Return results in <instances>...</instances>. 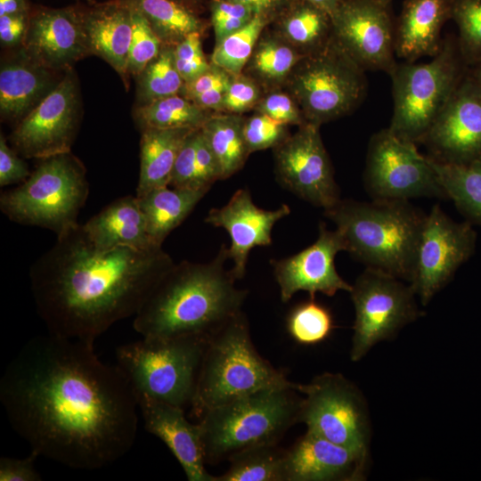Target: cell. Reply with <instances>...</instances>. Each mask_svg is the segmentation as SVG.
<instances>
[{"label":"cell","instance_id":"cell-1","mask_svg":"<svg viewBox=\"0 0 481 481\" xmlns=\"http://www.w3.org/2000/svg\"><path fill=\"white\" fill-rule=\"evenodd\" d=\"M0 401L31 452L71 469L109 466L136 438L134 390L117 364L100 360L92 342L49 332L31 338L6 366Z\"/></svg>","mask_w":481,"mask_h":481},{"label":"cell","instance_id":"cell-2","mask_svg":"<svg viewBox=\"0 0 481 481\" xmlns=\"http://www.w3.org/2000/svg\"><path fill=\"white\" fill-rule=\"evenodd\" d=\"M174 264L161 246L98 249L77 224L32 265L31 292L49 333L94 343L135 316Z\"/></svg>","mask_w":481,"mask_h":481},{"label":"cell","instance_id":"cell-3","mask_svg":"<svg viewBox=\"0 0 481 481\" xmlns=\"http://www.w3.org/2000/svg\"><path fill=\"white\" fill-rule=\"evenodd\" d=\"M222 245L206 263H175L159 279L137 314L134 329L145 338L193 337L208 340L241 312L248 291L236 287L225 267Z\"/></svg>","mask_w":481,"mask_h":481},{"label":"cell","instance_id":"cell-4","mask_svg":"<svg viewBox=\"0 0 481 481\" xmlns=\"http://www.w3.org/2000/svg\"><path fill=\"white\" fill-rule=\"evenodd\" d=\"M324 216L342 233L346 251L355 259L410 283L426 216L410 200L340 199Z\"/></svg>","mask_w":481,"mask_h":481},{"label":"cell","instance_id":"cell-5","mask_svg":"<svg viewBox=\"0 0 481 481\" xmlns=\"http://www.w3.org/2000/svg\"><path fill=\"white\" fill-rule=\"evenodd\" d=\"M298 384L258 354L241 311L208 339L191 408L199 418L207 410L263 389L298 391Z\"/></svg>","mask_w":481,"mask_h":481},{"label":"cell","instance_id":"cell-6","mask_svg":"<svg viewBox=\"0 0 481 481\" xmlns=\"http://www.w3.org/2000/svg\"><path fill=\"white\" fill-rule=\"evenodd\" d=\"M289 387L257 391L204 412L199 419L206 463L247 448L277 444L298 422L302 397Z\"/></svg>","mask_w":481,"mask_h":481},{"label":"cell","instance_id":"cell-7","mask_svg":"<svg viewBox=\"0 0 481 481\" xmlns=\"http://www.w3.org/2000/svg\"><path fill=\"white\" fill-rule=\"evenodd\" d=\"M86 173L71 151L41 159L21 184L1 193L0 209L12 222L60 236L78 224L89 194Z\"/></svg>","mask_w":481,"mask_h":481},{"label":"cell","instance_id":"cell-8","mask_svg":"<svg viewBox=\"0 0 481 481\" xmlns=\"http://www.w3.org/2000/svg\"><path fill=\"white\" fill-rule=\"evenodd\" d=\"M207 341L142 337L116 349L117 365L134 391L185 409L194 399Z\"/></svg>","mask_w":481,"mask_h":481},{"label":"cell","instance_id":"cell-9","mask_svg":"<svg viewBox=\"0 0 481 481\" xmlns=\"http://www.w3.org/2000/svg\"><path fill=\"white\" fill-rule=\"evenodd\" d=\"M461 61L458 46L445 40L430 61L395 65L389 74L394 112L388 129L393 134L421 143L463 76Z\"/></svg>","mask_w":481,"mask_h":481},{"label":"cell","instance_id":"cell-10","mask_svg":"<svg viewBox=\"0 0 481 481\" xmlns=\"http://www.w3.org/2000/svg\"><path fill=\"white\" fill-rule=\"evenodd\" d=\"M306 122L321 126L348 114L366 92L364 69L334 41L304 55L288 77Z\"/></svg>","mask_w":481,"mask_h":481},{"label":"cell","instance_id":"cell-11","mask_svg":"<svg viewBox=\"0 0 481 481\" xmlns=\"http://www.w3.org/2000/svg\"><path fill=\"white\" fill-rule=\"evenodd\" d=\"M302 398L298 422L333 443L370 454L371 427L362 391L341 373L323 372L298 384Z\"/></svg>","mask_w":481,"mask_h":481},{"label":"cell","instance_id":"cell-12","mask_svg":"<svg viewBox=\"0 0 481 481\" xmlns=\"http://www.w3.org/2000/svg\"><path fill=\"white\" fill-rule=\"evenodd\" d=\"M349 293L355 307L353 362L363 359L376 344L393 339L423 314L412 285L381 271L366 268Z\"/></svg>","mask_w":481,"mask_h":481},{"label":"cell","instance_id":"cell-13","mask_svg":"<svg viewBox=\"0 0 481 481\" xmlns=\"http://www.w3.org/2000/svg\"><path fill=\"white\" fill-rule=\"evenodd\" d=\"M364 186L371 200H446L428 156L416 143L399 138L388 127L374 134L368 146Z\"/></svg>","mask_w":481,"mask_h":481},{"label":"cell","instance_id":"cell-14","mask_svg":"<svg viewBox=\"0 0 481 481\" xmlns=\"http://www.w3.org/2000/svg\"><path fill=\"white\" fill-rule=\"evenodd\" d=\"M477 232L468 221L455 222L436 204L426 214L410 284L423 306L443 289L474 254Z\"/></svg>","mask_w":481,"mask_h":481},{"label":"cell","instance_id":"cell-15","mask_svg":"<svg viewBox=\"0 0 481 481\" xmlns=\"http://www.w3.org/2000/svg\"><path fill=\"white\" fill-rule=\"evenodd\" d=\"M80 107L78 81L71 68L55 89L16 124L9 137L12 148L23 158L37 159L71 151Z\"/></svg>","mask_w":481,"mask_h":481},{"label":"cell","instance_id":"cell-16","mask_svg":"<svg viewBox=\"0 0 481 481\" xmlns=\"http://www.w3.org/2000/svg\"><path fill=\"white\" fill-rule=\"evenodd\" d=\"M319 127L306 122L276 146L274 169L281 186L324 210L341 198Z\"/></svg>","mask_w":481,"mask_h":481},{"label":"cell","instance_id":"cell-17","mask_svg":"<svg viewBox=\"0 0 481 481\" xmlns=\"http://www.w3.org/2000/svg\"><path fill=\"white\" fill-rule=\"evenodd\" d=\"M331 21L334 41L362 69L392 72L395 31L381 3L341 2Z\"/></svg>","mask_w":481,"mask_h":481},{"label":"cell","instance_id":"cell-18","mask_svg":"<svg viewBox=\"0 0 481 481\" xmlns=\"http://www.w3.org/2000/svg\"><path fill=\"white\" fill-rule=\"evenodd\" d=\"M420 143L441 163L481 159V90L470 72L463 74Z\"/></svg>","mask_w":481,"mask_h":481},{"label":"cell","instance_id":"cell-19","mask_svg":"<svg viewBox=\"0 0 481 481\" xmlns=\"http://www.w3.org/2000/svg\"><path fill=\"white\" fill-rule=\"evenodd\" d=\"M342 233L329 230L323 222L319 224L316 240L300 252L282 259H272L275 280L282 302H288L298 291L308 292L310 298L316 293L332 297L338 291L350 292L352 284L337 272L335 257L346 251Z\"/></svg>","mask_w":481,"mask_h":481},{"label":"cell","instance_id":"cell-20","mask_svg":"<svg viewBox=\"0 0 481 481\" xmlns=\"http://www.w3.org/2000/svg\"><path fill=\"white\" fill-rule=\"evenodd\" d=\"M21 48L37 62L57 71L90 54L80 8L39 6L31 10Z\"/></svg>","mask_w":481,"mask_h":481},{"label":"cell","instance_id":"cell-21","mask_svg":"<svg viewBox=\"0 0 481 481\" xmlns=\"http://www.w3.org/2000/svg\"><path fill=\"white\" fill-rule=\"evenodd\" d=\"M289 214L290 208L287 204L273 210L258 208L249 189L244 188L237 190L223 207L211 208L205 222L228 232L231 240L229 259L233 262L231 270L240 280L245 276L251 249L270 246L273 226Z\"/></svg>","mask_w":481,"mask_h":481},{"label":"cell","instance_id":"cell-22","mask_svg":"<svg viewBox=\"0 0 481 481\" xmlns=\"http://www.w3.org/2000/svg\"><path fill=\"white\" fill-rule=\"evenodd\" d=\"M370 454L306 430L287 450L285 481H362Z\"/></svg>","mask_w":481,"mask_h":481},{"label":"cell","instance_id":"cell-23","mask_svg":"<svg viewBox=\"0 0 481 481\" xmlns=\"http://www.w3.org/2000/svg\"><path fill=\"white\" fill-rule=\"evenodd\" d=\"M145 429L172 452L189 481H216L205 468L199 423H192L184 409L134 391Z\"/></svg>","mask_w":481,"mask_h":481},{"label":"cell","instance_id":"cell-24","mask_svg":"<svg viewBox=\"0 0 481 481\" xmlns=\"http://www.w3.org/2000/svg\"><path fill=\"white\" fill-rule=\"evenodd\" d=\"M61 72L37 62L21 47L2 60L1 118L20 122L55 89L65 73Z\"/></svg>","mask_w":481,"mask_h":481},{"label":"cell","instance_id":"cell-25","mask_svg":"<svg viewBox=\"0 0 481 481\" xmlns=\"http://www.w3.org/2000/svg\"><path fill=\"white\" fill-rule=\"evenodd\" d=\"M90 54L107 61L128 82V53L132 37V11L127 0H110L80 8Z\"/></svg>","mask_w":481,"mask_h":481},{"label":"cell","instance_id":"cell-26","mask_svg":"<svg viewBox=\"0 0 481 481\" xmlns=\"http://www.w3.org/2000/svg\"><path fill=\"white\" fill-rule=\"evenodd\" d=\"M452 0H407L395 32V54L413 62L435 56L442 47L440 33L452 17Z\"/></svg>","mask_w":481,"mask_h":481},{"label":"cell","instance_id":"cell-27","mask_svg":"<svg viewBox=\"0 0 481 481\" xmlns=\"http://www.w3.org/2000/svg\"><path fill=\"white\" fill-rule=\"evenodd\" d=\"M82 227L93 245L101 250L117 248L149 249L159 247L151 240L136 196L115 200Z\"/></svg>","mask_w":481,"mask_h":481},{"label":"cell","instance_id":"cell-28","mask_svg":"<svg viewBox=\"0 0 481 481\" xmlns=\"http://www.w3.org/2000/svg\"><path fill=\"white\" fill-rule=\"evenodd\" d=\"M192 128H147L140 141V174L136 197L169 186L179 151Z\"/></svg>","mask_w":481,"mask_h":481},{"label":"cell","instance_id":"cell-29","mask_svg":"<svg viewBox=\"0 0 481 481\" xmlns=\"http://www.w3.org/2000/svg\"><path fill=\"white\" fill-rule=\"evenodd\" d=\"M208 191L165 186L136 197L152 242L162 246L169 233L186 219Z\"/></svg>","mask_w":481,"mask_h":481},{"label":"cell","instance_id":"cell-30","mask_svg":"<svg viewBox=\"0 0 481 481\" xmlns=\"http://www.w3.org/2000/svg\"><path fill=\"white\" fill-rule=\"evenodd\" d=\"M428 159L447 198L466 221L481 226V159L467 164H446Z\"/></svg>","mask_w":481,"mask_h":481},{"label":"cell","instance_id":"cell-31","mask_svg":"<svg viewBox=\"0 0 481 481\" xmlns=\"http://www.w3.org/2000/svg\"><path fill=\"white\" fill-rule=\"evenodd\" d=\"M220 179L216 159L200 128L184 140L172 172L169 186L179 189H209Z\"/></svg>","mask_w":481,"mask_h":481},{"label":"cell","instance_id":"cell-32","mask_svg":"<svg viewBox=\"0 0 481 481\" xmlns=\"http://www.w3.org/2000/svg\"><path fill=\"white\" fill-rule=\"evenodd\" d=\"M243 122L236 114L212 115L201 126L216 159L221 180L238 172L250 154L243 135Z\"/></svg>","mask_w":481,"mask_h":481},{"label":"cell","instance_id":"cell-33","mask_svg":"<svg viewBox=\"0 0 481 481\" xmlns=\"http://www.w3.org/2000/svg\"><path fill=\"white\" fill-rule=\"evenodd\" d=\"M286 455L277 444L247 448L228 459L227 471L216 481H285Z\"/></svg>","mask_w":481,"mask_h":481},{"label":"cell","instance_id":"cell-34","mask_svg":"<svg viewBox=\"0 0 481 481\" xmlns=\"http://www.w3.org/2000/svg\"><path fill=\"white\" fill-rule=\"evenodd\" d=\"M212 116L185 98L175 94L137 106L134 117L141 131L147 128H200Z\"/></svg>","mask_w":481,"mask_h":481},{"label":"cell","instance_id":"cell-35","mask_svg":"<svg viewBox=\"0 0 481 481\" xmlns=\"http://www.w3.org/2000/svg\"><path fill=\"white\" fill-rule=\"evenodd\" d=\"M143 13L164 45L175 46L188 35L201 33V20L184 4L173 0H131Z\"/></svg>","mask_w":481,"mask_h":481},{"label":"cell","instance_id":"cell-36","mask_svg":"<svg viewBox=\"0 0 481 481\" xmlns=\"http://www.w3.org/2000/svg\"><path fill=\"white\" fill-rule=\"evenodd\" d=\"M283 20L282 32L295 48L305 51V55L325 47L332 39L330 16L321 8L304 2Z\"/></svg>","mask_w":481,"mask_h":481},{"label":"cell","instance_id":"cell-37","mask_svg":"<svg viewBox=\"0 0 481 481\" xmlns=\"http://www.w3.org/2000/svg\"><path fill=\"white\" fill-rule=\"evenodd\" d=\"M138 105L180 94L184 81L175 63L174 46L163 45L159 55L136 77Z\"/></svg>","mask_w":481,"mask_h":481},{"label":"cell","instance_id":"cell-38","mask_svg":"<svg viewBox=\"0 0 481 481\" xmlns=\"http://www.w3.org/2000/svg\"><path fill=\"white\" fill-rule=\"evenodd\" d=\"M266 23L267 20L265 18L254 15L243 28L216 43L211 64L232 77L240 75Z\"/></svg>","mask_w":481,"mask_h":481},{"label":"cell","instance_id":"cell-39","mask_svg":"<svg viewBox=\"0 0 481 481\" xmlns=\"http://www.w3.org/2000/svg\"><path fill=\"white\" fill-rule=\"evenodd\" d=\"M305 54L282 40L266 37L257 41L250 61L252 70L266 83H278L289 76Z\"/></svg>","mask_w":481,"mask_h":481},{"label":"cell","instance_id":"cell-40","mask_svg":"<svg viewBox=\"0 0 481 481\" xmlns=\"http://www.w3.org/2000/svg\"><path fill=\"white\" fill-rule=\"evenodd\" d=\"M287 329L298 343L315 345L329 338L334 321L328 308L310 298L293 308L287 318Z\"/></svg>","mask_w":481,"mask_h":481},{"label":"cell","instance_id":"cell-41","mask_svg":"<svg viewBox=\"0 0 481 481\" xmlns=\"http://www.w3.org/2000/svg\"><path fill=\"white\" fill-rule=\"evenodd\" d=\"M452 18L459 29L461 57L474 66L481 61V0H452Z\"/></svg>","mask_w":481,"mask_h":481},{"label":"cell","instance_id":"cell-42","mask_svg":"<svg viewBox=\"0 0 481 481\" xmlns=\"http://www.w3.org/2000/svg\"><path fill=\"white\" fill-rule=\"evenodd\" d=\"M132 11V37L128 53V74L137 77L160 53L163 44L138 7L127 0Z\"/></svg>","mask_w":481,"mask_h":481},{"label":"cell","instance_id":"cell-43","mask_svg":"<svg viewBox=\"0 0 481 481\" xmlns=\"http://www.w3.org/2000/svg\"><path fill=\"white\" fill-rule=\"evenodd\" d=\"M287 126L259 112L244 119L243 135L249 153L278 146L289 135Z\"/></svg>","mask_w":481,"mask_h":481},{"label":"cell","instance_id":"cell-44","mask_svg":"<svg viewBox=\"0 0 481 481\" xmlns=\"http://www.w3.org/2000/svg\"><path fill=\"white\" fill-rule=\"evenodd\" d=\"M174 57L184 83L194 80L211 67L204 56L200 32L188 35L174 46Z\"/></svg>","mask_w":481,"mask_h":481},{"label":"cell","instance_id":"cell-45","mask_svg":"<svg viewBox=\"0 0 481 481\" xmlns=\"http://www.w3.org/2000/svg\"><path fill=\"white\" fill-rule=\"evenodd\" d=\"M259 113L265 114L286 125L306 123L303 114L292 96L281 92L267 94L257 103Z\"/></svg>","mask_w":481,"mask_h":481},{"label":"cell","instance_id":"cell-46","mask_svg":"<svg viewBox=\"0 0 481 481\" xmlns=\"http://www.w3.org/2000/svg\"><path fill=\"white\" fill-rule=\"evenodd\" d=\"M260 100L257 84L241 76L233 77L225 93L223 110L239 114L257 105Z\"/></svg>","mask_w":481,"mask_h":481},{"label":"cell","instance_id":"cell-47","mask_svg":"<svg viewBox=\"0 0 481 481\" xmlns=\"http://www.w3.org/2000/svg\"><path fill=\"white\" fill-rule=\"evenodd\" d=\"M26 162L19 157L17 151L9 147L3 134L0 135V185L23 183L29 175Z\"/></svg>","mask_w":481,"mask_h":481},{"label":"cell","instance_id":"cell-48","mask_svg":"<svg viewBox=\"0 0 481 481\" xmlns=\"http://www.w3.org/2000/svg\"><path fill=\"white\" fill-rule=\"evenodd\" d=\"M38 456L30 452L26 458H0V480L1 481H39L42 479L40 473L35 466Z\"/></svg>","mask_w":481,"mask_h":481},{"label":"cell","instance_id":"cell-49","mask_svg":"<svg viewBox=\"0 0 481 481\" xmlns=\"http://www.w3.org/2000/svg\"><path fill=\"white\" fill-rule=\"evenodd\" d=\"M29 13L30 12L0 16V42L3 47L17 49L22 46L29 27Z\"/></svg>","mask_w":481,"mask_h":481},{"label":"cell","instance_id":"cell-50","mask_svg":"<svg viewBox=\"0 0 481 481\" xmlns=\"http://www.w3.org/2000/svg\"><path fill=\"white\" fill-rule=\"evenodd\" d=\"M232 77L225 70L211 64V67L202 75L189 83H184L180 94L189 100H192L212 88L229 85Z\"/></svg>","mask_w":481,"mask_h":481},{"label":"cell","instance_id":"cell-51","mask_svg":"<svg viewBox=\"0 0 481 481\" xmlns=\"http://www.w3.org/2000/svg\"><path fill=\"white\" fill-rule=\"evenodd\" d=\"M254 15L250 7L233 0H214L211 4L213 24L232 18L251 19Z\"/></svg>","mask_w":481,"mask_h":481},{"label":"cell","instance_id":"cell-52","mask_svg":"<svg viewBox=\"0 0 481 481\" xmlns=\"http://www.w3.org/2000/svg\"><path fill=\"white\" fill-rule=\"evenodd\" d=\"M230 85V84H229ZM229 85L220 86L200 94L192 101L204 110H223V102Z\"/></svg>","mask_w":481,"mask_h":481},{"label":"cell","instance_id":"cell-53","mask_svg":"<svg viewBox=\"0 0 481 481\" xmlns=\"http://www.w3.org/2000/svg\"><path fill=\"white\" fill-rule=\"evenodd\" d=\"M244 4L251 8L255 15H259L267 20L282 4L285 0H233Z\"/></svg>","mask_w":481,"mask_h":481},{"label":"cell","instance_id":"cell-54","mask_svg":"<svg viewBox=\"0 0 481 481\" xmlns=\"http://www.w3.org/2000/svg\"><path fill=\"white\" fill-rule=\"evenodd\" d=\"M251 19L232 18L213 24L216 44L243 28Z\"/></svg>","mask_w":481,"mask_h":481},{"label":"cell","instance_id":"cell-55","mask_svg":"<svg viewBox=\"0 0 481 481\" xmlns=\"http://www.w3.org/2000/svg\"><path fill=\"white\" fill-rule=\"evenodd\" d=\"M28 0H0V16L29 12Z\"/></svg>","mask_w":481,"mask_h":481},{"label":"cell","instance_id":"cell-56","mask_svg":"<svg viewBox=\"0 0 481 481\" xmlns=\"http://www.w3.org/2000/svg\"><path fill=\"white\" fill-rule=\"evenodd\" d=\"M303 2H306L309 4H312L324 12H326L330 18L335 14L337 12L338 6L340 5L341 1L340 0H302Z\"/></svg>","mask_w":481,"mask_h":481},{"label":"cell","instance_id":"cell-57","mask_svg":"<svg viewBox=\"0 0 481 481\" xmlns=\"http://www.w3.org/2000/svg\"><path fill=\"white\" fill-rule=\"evenodd\" d=\"M470 74L481 90V61L473 66V69L470 71Z\"/></svg>","mask_w":481,"mask_h":481},{"label":"cell","instance_id":"cell-58","mask_svg":"<svg viewBox=\"0 0 481 481\" xmlns=\"http://www.w3.org/2000/svg\"><path fill=\"white\" fill-rule=\"evenodd\" d=\"M173 1H175V2L180 3V4H184V3L190 2V1H192V0H173ZM184 5H185V4H184Z\"/></svg>","mask_w":481,"mask_h":481},{"label":"cell","instance_id":"cell-59","mask_svg":"<svg viewBox=\"0 0 481 481\" xmlns=\"http://www.w3.org/2000/svg\"><path fill=\"white\" fill-rule=\"evenodd\" d=\"M379 1L382 2V3H384V1H386V0H379Z\"/></svg>","mask_w":481,"mask_h":481}]
</instances>
